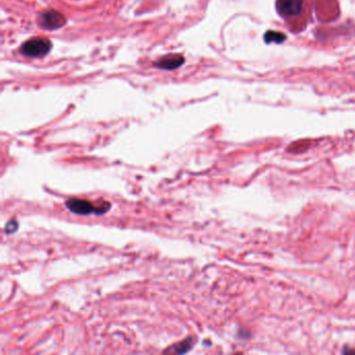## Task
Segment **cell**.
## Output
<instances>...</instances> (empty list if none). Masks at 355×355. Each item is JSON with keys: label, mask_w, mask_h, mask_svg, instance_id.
Listing matches in <instances>:
<instances>
[{"label": "cell", "mask_w": 355, "mask_h": 355, "mask_svg": "<svg viewBox=\"0 0 355 355\" xmlns=\"http://www.w3.org/2000/svg\"><path fill=\"white\" fill-rule=\"evenodd\" d=\"M51 42L44 38L31 39L21 46V52L29 58H40L46 56L51 49Z\"/></svg>", "instance_id": "obj_2"}, {"label": "cell", "mask_w": 355, "mask_h": 355, "mask_svg": "<svg viewBox=\"0 0 355 355\" xmlns=\"http://www.w3.org/2000/svg\"><path fill=\"white\" fill-rule=\"evenodd\" d=\"M287 39V37L283 33H278V31H268L265 36V41L267 43H283V42Z\"/></svg>", "instance_id": "obj_6"}, {"label": "cell", "mask_w": 355, "mask_h": 355, "mask_svg": "<svg viewBox=\"0 0 355 355\" xmlns=\"http://www.w3.org/2000/svg\"><path fill=\"white\" fill-rule=\"evenodd\" d=\"M190 348H191V340L189 339L184 342H181L179 345L176 346V352L183 353V352H186Z\"/></svg>", "instance_id": "obj_7"}, {"label": "cell", "mask_w": 355, "mask_h": 355, "mask_svg": "<svg viewBox=\"0 0 355 355\" xmlns=\"http://www.w3.org/2000/svg\"><path fill=\"white\" fill-rule=\"evenodd\" d=\"M182 62H183V59L181 57L173 56L161 59L158 62V66L163 69H175L177 67H179Z\"/></svg>", "instance_id": "obj_5"}, {"label": "cell", "mask_w": 355, "mask_h": 355, "mask_svg": "<svg viewBox=\"0 0 355 355\" xmlns=\"http://www.w3.org/2000/svg\"><path fill=\"white\" fill-rule=\"evenodd\" d=\"M66 23V19L56 10H49L43 13L40 17V25L45 29H56Z\"/></svg>", "instance_id": "obj_4"}, {"label": "cell", "mask_w": 355, "mask_h": 355, "mask_svg": "<svg viewBox=\"0 0 355 355\" xmlns=\"http://www.w3.org/2000/svg\"><path fill=\"white\" fill-rule=\"evenodd\" d=\"M304 0H277V9L281 16L295 17L298 16L303 8Z\"/></svg>", "instance_id": "obj_3"}, {"label": "cell", "mask_w": 355, "mask_h": 355, "mask_svg": "<svg viewBox=\"0 0 355 355\" xmlns=\"http://www.w3.org/2000/svg\"><path fill=\"white\" fill-rule=\"evenodd\" d=\"M66 206L72 213L78 215H90L92 213L102 215L110 210V203L96 205L88 200L78 199V198H71V199L67 200Z\"/></svg>", "instance_id": "obj_1"}]
</instances>
